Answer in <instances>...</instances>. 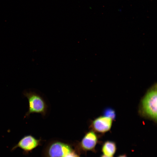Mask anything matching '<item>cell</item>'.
<instances>
[{
	"instance_id": "obj_1",
	"label": "cell",
	"mask_w": 157,
	"mask_h": 157,
	"mask_svg": "<svg viewBox=\"0 0 157 157\" xmlns=\"http://www.w3.org/2000/svg\"><path fill=\"white\" fill-rule=\"evenodd\" d=\"M138 113L142 117L157 122V85H154L142 98Z\"/></svg>"
},
{
	"instance_id": "obj_2",
	"label": "cell",
	"mask_w": 157,
	"mask_h": 157,
	"mask_svg": "<svg viewBox=\"0 0 157 157\" xmlns=\"http://www.w3.org/2000/svg\"><path fill=\"white\" fill-rule=\"evenodd\" d=\"M24 96L28 99V109L24 117H28L31 114L37 113L45 116L47 110V105L43 98L39 94L31 90L24 91Z\"/></svg>"
},
{
	"instance_id": "obj_3",
	"label": "cell",
	"mask_w": 157,
	"mask_h": 157,
	"mask_svg": "<svg viewBox=\"0 0 157 157\" xmlns=\"http://www.w3.org/2000/svg\"><path fill=\"white\" fill-rule=\"evenodd\" d=\"M71 144L58 140L49 142L44 147L42 157H64L74 149Z\"/></svg>"
},
{
	"instance_id": "obj_4",
	"label": "cell",
	"mask_w": 157,
	"mask_h": 157,
	"mask_svg": "<svg viewBox=\"0 0 157 157\" xmlns=\"http://www.w3.org/2000/svg\"><path fill=\"white\" fill-rule=\"evenodd\" d=\"M42 140L41 138L38 139L31 135H24L12 147L11 151H13L17 148L23 151L24 155H28L33 150L42 144Z\"/></svg>"
},
{
	"instance_id": "obj_5",
	"label": "cell",
	"mask_w": 157,
	"mask_h": 157,
	"mask_svg": "<svg viewBox=\"0 0 157 157\" xmlns=\"http://www.w3.org/2000/svg\"><path fill=\"white\" fill-rule=\"evenodd\" d=\"M99 142V136L96 133L90 130L85 133L81 140L76 144V148L78 152L80 151L83 152H96L95 147Z\"/></svg>"
},
{
	"instance_id": "obj_6",
	"label": "cell",
	"mask_w": 157,
	"mask_h": 157,
	"mask_svg": "<svg viewBox=\"0 0 157 157\" xmlns=\"http://www.w3.org/2000/svg\"><path fill=\"white\" fill-rule=\"evenodd\" d=\"M113 120L109 117L101 116L91 122L89 128L97 133L104 134L110 130Z\"/></svg>"
},
{
	"instance_id": "obj_7",
	"label": "cell",
	"mask_w": 157,
	"mask_h": 157,
	"mask_svg": "<svg viewBox=\"0 0 157 157\" xmlns=\"http://www.w3.org/2000/svg\"><path fill=\"white\" fill-rule=\"evenodd\" d=\"M117 150V146L116 143L111 140H107L103 144L101 151L105 155L113 157L115 154Z\"/></svg>"
},
{
	"instance_id": "obj_8",
	"label": "cell",
	"mask_w": 157,
	"mask_h": 157,
	"mask_svg": "<svg viewBox=\"0 0 157 157\" xmlns=\"http://www.w3.org/2000/svg\"><path fill=\"white\" fill-rule=\"evenodd\" d=\"M104 115L109 117L113 120L115 119L116 117L115 111L111 108H107L105 109L104 111Z\"/></svg>"
},
{
	"instance_id": "obj_9",
	"label": "cell",
	"mask_w": 157,
	"mask_h": 157,
	"mask_svg": "<svg viewBox=\"0 0 157 157\" xmlns=\"http://www.w3.org/2000/svg\"><path fill=\"white\" fill-rule=\"evenodd\" d=\"M78 154H79L77 151L73 150L64 157H79Z\"/></svg>"
},
{
	"instance_id": "obj_10",
	"label": "cell",
	"mask_w": 157,
	"mask_h": 157,
	"mask_svg": "<svg viewBox=\"0 0 157 157\" xmlns=\"http://www.w3.org/2000/svg\"><path fill=\"white\" fill-rule=\"evenodd\" d=\"M117 157H128L126 154H124L120 155L118 156Z\"/></svg>"
},
{
	"instance_id": "obj_11",
	"label": "cell",
	"mask_w": 157,
	"mask_h": 157,
	"mask_svg": "<svg viewBox=\"0 0 157 157\" xmlns=\"http://www.w3.org/2000/svg\"><path fill=\"white\" fill-rule=\"evenodd\" d=\"M100 157H113L107 156H106L103 154L101 155Z\"/></svg>"
},
{
	"instance_id": "obj_12",
	"label": "cell",
	"mask_w": 157,
	"mask_h": 157,
	"mask_svg": "<svg viewBox=\"0 0 157 157\" xmlns=\"http://www.w3.org/2000/svg\"></svg>"
}]
</instances>
